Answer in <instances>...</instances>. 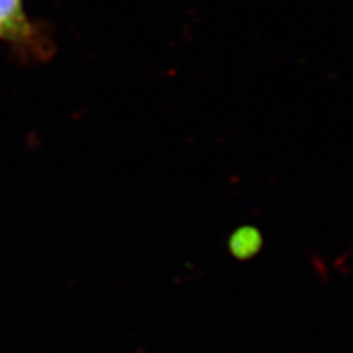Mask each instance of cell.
<instances>
[{
  "label": "cell",
  "instance_id": "obj_2",
  "mask_svg": "<svg viewBox=\"0 0 353 353\" xmlns=\"http://www.w3.org/2000/svg\"><path fill=\"white\" fill-rule=\"evenodd\" d=\"M262 248L261 231L253 225L237 228L228 239V250L239 261L255 258Z\"/></svg>",
  "mask_w": 353,
  "mask_h": 353
},
{
  "label": "cell",
  "instance_id": "obj_1",
  "mask_svg": "<svg viewBox=\"0 0 353 353\" xmlns=\"http://www.w3.org/2000/svg\"><path fill=\"white\" fill-rule=\"evenodd\" d=\"M0 41L36 57L48 49L46 39L27 17L22 0H0Z\"/></svg>",
  "mask_w": 353,
  "mask_h": 353
}]
</instances>
